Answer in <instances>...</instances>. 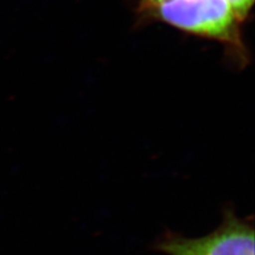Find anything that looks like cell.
Instances as JSON below:
<instances>
[{"instance_id": "obj_2", "label": "cell", "mask_w": 255, "mask_h": 255, "mask_svg": "<svg viewBox=\"0 0 255 255\" xmlns=\"http://www.w3.org/2000/svg\"><path fill=\"white\" fill-rule=\"evenodd\" d=\"M157 248L167 255H255L254 228L252 222L228 211L212 233L198 238L168 234Z\"/></svg>"}, {"instance_id": "obj_4", "label": "cell", "mask_w": 255, "mask_h": 255, "mask_svg": "<svg viewBox=\"0 0 255 255\" xmlns=\"http://www.w3.org/2000/svg\"><path fill=\"white\" fill-rule=\"evenodd\" d=\"M165 0H138L137 4V12L142 15L143 17H146V15L152 11L156 5L162 3Z\"/></svg>"}, {"instance_id": "obj_1", "label": "cell", "mask_w": 255, "mask_h": 255, "mask_svg": "<svg viewBox=\"0 0 255 255\" xmlns=\"http://www.w3.org/2000/svg\"><path fill=\"white\" fill-rule=\"evenodd\" d=\"M145 18L162 21L187 34L214 39L226 45L239 61L247 60L244 22L228 0H165Z\"/></svg>"}, {"instance_id": "obj_3", "label": "cell", "mask_w": 255, "mask_h": 255, "mask_svg": "<svg viewBox=\"0 0 255 255\" xmlns=\"http://www.w3.org/2000/svg\"><path fill=\"white\" fill-rule=\"evenodd\" d=\"M228 1L232 5L238 18L245 22L250 16L255 0H228Z\"/></svg>"}]
</instances>
